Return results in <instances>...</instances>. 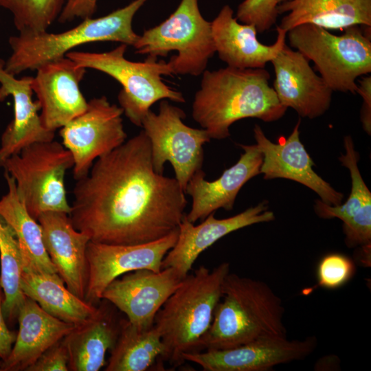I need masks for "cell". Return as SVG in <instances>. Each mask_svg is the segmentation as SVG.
<instances>
[{"label": "cell", "instance_id": "obj_1", "mask_svg": "<svg viewBox=\"0 0 371 371\" xmlns=\"http://www.w3.org/2000/svg\"><path fill=\"white\" fill-rule=\"evenodd\" d=\"M69 218L91 241L136 245L159 239L186 216V193L175 178L156 172L144 131L97 159L76 181Z\"/></svg>", "mask_w": 371, "mask_h": 371}, {"label": "cell", "instance_id": "obj_2", "mask_svg": "<svg viewBox=\"0 0 371 371\" xmlns=\"http://www.w3.org/2000/svg\"><path fill=\"white\" fill-rule=\"evenodd\" d=\"M202 74L192 115L211 139L227 138L230 135V126L240 120L251 117L274 122L287 110L269 85L270 75L265 68L227 66L205 70Z\"/></svg>", "mask_w": 371, "mask_h": 371}, {"label": "cell", "instance_id": "obj_3", "mask_svg": "<svg viewBox=\"0 0 371 371\" xmlns=\"http://www.w3.org/2000/svg\"><path fill=\"white\" fill-rule=\"evenodd\" d=\"M284 311L282 299L265 282L229 272L198 351L235 348L264 337H286Z\"/></svg>", "mask_w": 371, "mask_h": 371}, {"label": "cell", "instance_id": "obj_4", "mask_svg": "<svg viewBox=\"0 0 371 371\" xmlns=\"http://www.w3.org/2000/svg\"><path fill=\"white\" fill-rule=\"evenodd\" d=\"M229 268L228 262L212 270L200 266L187 275L159 310L154 326L165 348L163 360L179 366L184 362V353L198 351L212 324Z\"/></svg>", "mask_w": 371, "mask_h": 371}, {"label": "cell", "instance_id": "obj_5", "mask_svg": "<svg viewBox=\"0 0 371 371\" xmlns=\"http://www.w3.org/2000/svg\"><path fill=\"white\" fill-rule=\"evenodd\" d=\"M148 0H134L99 18L83 19L76 27L60 33L21 32L9 38L12 54L5 71L17 76L62 58L79 45L94 42H119L133 46L139 35L132 23L137 12Z\"/></svg>", "mask_w": 371, "mask_h": 371}, {"label": "cell", "instance_id": "obj_6", "mask_svg": "<svg viewBox=\"0 0 371 371\" xmlns=\"http://www.w3.org/2000/svg\"><path fill=\"white\" fill-rule=\"evenodd\" d=\"M354 25L341 35L304 23L287 32L290 45L313 61L333 90L356 93V80L371 72L370 30Z\"/></svg>", "mask_w": 371, "mask_h": 371}, {"label": "cell", "instance_id": "obj_7", "mask_svg": "<svg viewBox=\"0 0 371 371\" xmlns=\"http://www.w3.org/2000/svg\"><path fill=\"white\" fill-rule=\"evenodd\" d=\"M127 45L121 43L105 52L71 51L65 56L85 69H93L110 76L122 87L117 100L123 113L134 125L142 122L155 102L162 100L183 103V94L165 84L162 76L172 74L167 62L148 56L144 62L127 60Z\"/></svg>", "mask_w": 371, "mask_h": 371}, {"label": "cell", "instance_id": "obj_8", "mask_svg": "<svg viewBox=\"0 0 371 371\" xmlns=\"http://www.w3.org/2000/svg\"><path fill=\"white\" fill-rule=\"evenodd\" d=\"M74 164L69 150L53 139L26 146L0 166L14 179L19 198L37 221L45 212L70 213L65 176Z\"/></svg>", "mask_w": 371, "mask_h": 371}, {"label": "cell", "instance_id": "obj_9", "mask_svg": "<svg viewBox=\"0 0 371 371\" xmlns=\"http://www.w3.org/2000/svg\"><path fill=\"white\" fill-rule=\"evenodd\" d=\"M135 53L155 58L177 52L167 62L172 74L198 76L216 53L211 22L202 16L198 0H181L160 24L145 30L133 46Z\"/></svg>", "mask_w": 371, "mask_h": 371}, {"label": "cell", "instance_id": "obj_10", "mask_svg": "<svg viewBox=\"0 0 371 371\" xmlns=\"http://www.w3.org/2000/svg\"><path fill=\"white\" fill-rule=\"evenodd\" d=\"M186 116L181 109L162 100L158 113L150 110L142 124L150 141L155 171L164 174L169 161L183 190L193 175L202 169L203 145L211 139L205 129L186 125Z\"/></svg>", "mask_w": 371, "mask_h": 371}, {"label": "cell", "instance_id": "obj_11", "mask_svg": "<svg viewBox=\"0 0 371 371\" xmlns=\"http://www.w3.org/2000/svg\"><path fill=\"white\" fill-rule=\"evenodd\" d=\"M120 106L106 96L87 102L86 109L61 128L63 145L71 153L73 175L78 180L87 175L93 162L126 139Z\"/></svg>", "mask_w": 371, "mask_h": 371}, {"label": "cell", "instance_id": "obj_12", "mask_svg": "<svg viewBox=\"0 0 371 371\" xmlns=\"http://www.w3.org/2000/svg\"><path fill=\"white\" fill-rule=\"evenodd\" d=\"M178 228L156 240L136 245H113L89 241L87 246V283L85 300L95 304L102 300L108 285L117 278L134 271L158 272L162 261L174 247Z\"/></svg>", "mask_w": 371, "mask_h": 371}, {"label": "cell", "instance_id": "obj_13", "mask_svg": "<svg viewBox=\"0 0 371 371\" xmlns=\"http://www.w3.org/2000/svg\"><path fill=\"white\" fill-rule=\"evenodd\" d=\"M317 346L315 336L303 339L269 337L228 349L184 353L183 361L194 363L204 371H267L273 367L302 360Z\"/></svg>", "mask_w": 371, "mask_h": 371}, {"label": "cell", "instance_id": "obj_14", "mask_svg": "<svg viewBox=\"0 0 371 371\" xmlns=\"http://www.w3.org/2000/svg\"><path fill=\"white\" fill-rule=\"evenodd\" d=\"M185 278L172 267L158 272L146 269L128 272L111 282L102 299L123 312L132 324L150 328L159 310Z\"/></svg>", "mask_w": 371, "mask_h": 371}, {"label": "cell", "instance_id": "obj_15", "mask_svg": "<svg viewBox=\"0 0 371 371\" xmlns=\"http://www.w3.org/2000/svg\"><path fill=\"white\" fill-rule=\"evenodd\" d=\"M36 71L31 86L41 109V123L55 132L87 108V101L80 89L86 69L64 56L41 65Z\"/></svg>", "mask_w": 371, "mask_h": 371}, {"label": "cell", "instance_id": "obj_16", "mask_svg": "<svg viewBox=\"0 0 371 371\" xmlns=\"http://www.w3.org/2000/svg\"><path fill=\"white\" fill-rule=\"evenodd\" d=\"M300 120L290 135L280 137L277 143L269 140L260 126H254L256 145L262 157L260 174L266 180L283 178L298 182L314 191L324 203L339 205L344 194L313 170L315 164L300 139Z\"/></svg>", "mask_w": 371, "mask_h": 371}, {"label": "cell", "instance_id": "obj_17", "mask_svg": "<svg viewBox=\"0 0 371 371\" xmlns=\"http://www.w3.org/2000/svg\"><path fill=\"white\" fill-rule=\"evenodd\" d=\"M271 63L275 73L273 88L282 106L309 119L328 110L333 91L303 54L285 44Z\"/></svg>", "mask_w": 371, "mask_h": 371}, {"label": "cell", "instance_id": "obj_18", "mask_svg": "<svg viewBox=\"0 0 371 371\" xmlns=\"http://www.w3.org/2000/svg\"><path fill=\"white\" fill-rule=\"evenodd\" d=\"M214 214L215 212L211 213L197 225L184 216L178 227L177 242L162 261V269L175 268L183 277H186L199 256L223 236L243 227L275 219L267 201L229 218L218 219Z\"/></svg>", "mask_w": 371, "mask_h": 371}, {"label": "cell", "instance_id": "obj_19", "mask_svg": "<svg viewBox=\"0 0 371 371\" xmlns=\"http://www.w3.org/2000/svg\"><path fill=\"white\" fill-rule=\"evenodd\" d=\"M238 146L244 153L235 164L223 171L219 178L212 181H207L205 172L201 169L188 182L184 192L192 197V203L186 218L190 223L203 220L221 208L232 210L242 187L260 174L262 157L257 146Z\"/></svg>", "mask_w": 371, "mask_h": 371}, {"label": "cell", "instance_id": "obj_20", "mask_svg": "<svg viewBox=\"0 0 371 371\" xmlns=\"http://www.w3.org/2000/svg\"><path fill=\"white\" fill-rule=\"evenodd\" d=\"M37 221L41 227L45 250L57 273L70 291L85 300L89 236L76 229L69 214L63 212H45Z\"/></svg>", "mask_w": 371, "mask_h": 371}, {"label": "cell", "instance_id": "obj_21", "mask_svg": "<svg viewBox=\"0 0 371 371\" xmlns=\"http://www.w3.org/2000/svg\"><path fill=\"white\" fill-rule=\"evenodd\" d=\"M211 25L216 52L228 67L234 68H265L286 44L287 32L278 25L275 43H261L256 26L239 23L228 5L221 8Z\"/></svg>", "mask_w": 371, "mask_h": 371}, {"label": "cell", "instance_id": "obj_22", "mask_svg": "<svg viewBox=\"0 0 371 371\" xmlns=\"http://www.w3.org/2000/svg\"><path fill=\"white\" fill-rule=\"evenodd\" d=\"M5 61L0 58V102L12 96L14 118L1 138L0 165L26 146L36 142L52 141L54 131L42 124L38 101L32 100V76L16 78L5 69Z\"/></svg>", "mask_w": 371, "mask_h": 371}, {"label": "cell", "instance_id": "obj_23", "mask_svg": "<svg viewBox=\"0 0 371 371\" xmlns=\"http://www.w3.org/2000/svg\"><path fill=\"white\" fill-rule=\"evenodd\" d=\"M345 153L339 160L350 174L351 190L344 203L330 205L316 200L314 210L322 218H339L343 222L345 243L349 247L367 246L371 244V192L360 173L358 161L359 154L355 149L350 135L344 138Z\"/></svg>", "mask_w": 371, "mask_h": 371}, {"label": "cell", "instance_id": "obj_24", "mask_svg": "<svg viewBox=\"0 0 371 371\" xmlns=\"http://www.w3.org/2000/svg\"><path fill=\"white\" fill-rule=\"evenodd\" d=\"M17 320L19 328L16 340L9 356L0 361L1 371H26L45 350L76 326L49 315L27 296Z\"/></svg>", "mask_w": 371, "mask_h": 371}, {"label": "cell", "instance_id": "obj_25", "mask_svg": "<svg viewBox=\"0 0 371 371\" xmlns=\"http://www.w3.org/2000/svg\"><path fill=\"white\" fill-rule=\"evenodd\" d=\"M282 18L280 28L288 32L304 23L326 30H345L354 25L370 28L371 0H278Z\"/></svg>", "mask_w": 371, "mask_h": 371}, {"label": "cell", "instance_id": "obj_26", "mask_svg": "<svg viewBox=\"0 0 371 371\" xmlns=\"http://www.w3.org/2000/svg\"><path fill=\"white\" fill-rule=\"evenodd\" d=\"M20 284L25 296L49 315L67 323L80 325L98 312V307L70 291L58 273L41 270L24 258Z\"/></svg>", "mask_w": 371, "mask_h": 371}, {"label": "cell", "instance_id": "obj_27", "mask_svg": "<svg viewBox=\"0 0 371 371\" xmlns=\"http://www.w3.org/2000/svg\"><path fill=\"white\" fill-rule=\"evenodd\" d=\"M112 311L107 305L98 307L96 314L76 326L64 342L69 353V370L98 371L106 363L105 355L115 344L120 330Z\"/></svg>", "mask_w": 371, "mask_h": 371}, {"label": "cell", "instance_id": "obj_28", "mask_svg": "<svg viewBox=\"0 0 371 371\" xmlns=\"http://www.w3.org/2000/svg\"><path fill=\"white\" fill-rule=\"evenodd\" d=\"M8 192L0 199V216L13 229L23 258L41 270L57 273L44 246L41 227L19 198L14 179L6 172Z\"/></svg>", "mask_w": 371, "mask_h": 371}, {"label": "cell", "instance_id": "obj_29", "mask_svg": "<svg viewBox=\"0 0 371 371\" xmlns=\"http://www.w3.org/2000/svg\"><path fill=\"white\" fill-rule=\"evenodd\" d=\"M164 354L161 338L154 326L141 328L123 319L105 370L145 371L163 359Z\"/></svg>", "mask_w": 371, "mask_h": 371}, {"label": "cell", "instance_id": "obj_30", "mask_svg": "<svg viewBox=\"0 0 371 371\" xmlns=\"http://www.w3.org/2000/svg\"><path fill=\"white\" fill-rule=\"evenodd\" d=\"M1 286L3 291V316L10 324L17 319L26 296L20 284L23 258L12 227L0 216Z\"/></svg>", "mask_w": 371, "mask_h": 371}, {"label": "cell", "instance_id": "obj_31", "mask_svg": "<svg viewBox=\"0 0 371 371\" xmlns=\"http://www.w3.org/2000/svg\"><path fill=\"white\" fill-rule=\"evenodd\" d=\"M65 0H0V7L8 10L19 32L47 31L58 19Z\"/></svg>", "mask_w": 371, "mask_h": 371}, {"label": "cell", "instance_id": "obj_32", "mask_svg": "<svg viewBox=\"0 0 371 371\" xmlns=\"http://www.w3.org/2000/svg\"><path fill=\"white\" fill-rule=\"evenodd\" d=\"M355 271V264L350 257L339 253L326 254L317 267L318 285L327 289L340 288L352 278Z\"/></svg>", "mask_w": 371, "mask_h": 371}, {"label": "cell", "instance_id": "obj_33", "mask_svg": "<svg viewBox=\"0 0 371 371\" xmlns=\"http://www.w3.org/2000/svg\"><path fill=\"white\" fill-rule=\"evenodd\" d=\"M278 0H244L238 7L236 19L243 23L252 24L257 32L269 30L279 15Z\"/></svg>", "mask_w": 371, "mask_h": 371}, {"label": "cell", "instance_id": "obj_34", "mask_svg": "<svg viewBox=\"0 0 371 371\" xmlns=\"http://www.w3.org/2000/svg\"><path fill=\"white\" fill-rule=\"evenodd\" d=\"M69 353L63 339L45 350L26 371H67Z\"/></svg>", "mask_w": 371, "mask_h": 371}, {"label": "cell", "instance_id": "obj_35", "mask_svg": "<svg viewBox=\"0 0 371 371\" xmlns=\"http://www.w3.org/2000/svg\"><path fill=\"white\" fill-rule=\"evenodd\" d=\"M98 0H65L58 18L60 23L71 22L75 19L93 17Z\"/></svg>", "mask_w": 371, "mask_h": 371}, {"label": "cell", "instance_id": "obj_36", "mask_svg": "<svg viewBox=\"0 0 371 371\" xmlns=\"http://www.w3.org/2000/svg\"><path fill=\"white\" fill-rule=\"evenodd\" d=\"M358 93L363 99L361 122L363 128L370 135L371 133V76H366L359 80Z\"/></svg>", "mask_w": 371, "mask_h": 371}, {"label": "cell", "instance_id": "obj_37", "mask_svg": "<svg viewBox=\"0 0 371 371\" xmlns=\"http://www.w3.org/2000/svg\"><path fill=\"white\" fill-rule=\"evenodd\" d=\"M3 291L0 289V359L5 360L10 355L15 342L17 333L10 330L3 313Z\"/></svg>", "mask_w": 371, "mask_h": 371}, {"label": "cell", "instance_id": "obj_38", "mask_svg": "<svg viewBox=\"0 0 371 371\" xmlns=\"http://www.w3.org/2000/svg\"><path fill=\"white\" fill-rule=\"evenodd\" d=\"M1 288V278H0V289Z\"/></svg>", "mask_w": 371, "mask_h": 371}]
</instances>
